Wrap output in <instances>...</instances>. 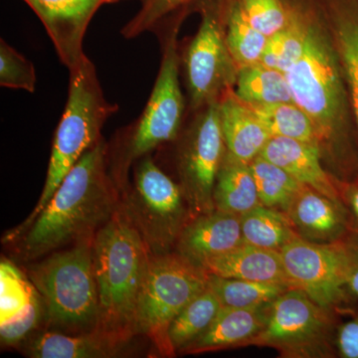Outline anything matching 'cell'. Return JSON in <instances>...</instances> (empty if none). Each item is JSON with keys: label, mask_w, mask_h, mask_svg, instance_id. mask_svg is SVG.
<instances>
[{"label": "cell", "mask_w": 358, "mask_h": 358, "mask_svg": "<svg viewBox=\"0 0 358 358\" xmlns=\"http://www.w3.org/2000/svg\"><path fill=\"white\" fill-rule=\"evenodd\" d=\"M294 103L310 117L322 157L339 180L358 174V131L350 93L320 0L310 16L303 55L286 73Z\"/></svg>", "instance_id": "cell-1"}, {"label": "cell", "mask_w": 358, "mask_h": 358, "mask_svg": "<svg viewBox=\"0 0 358 358\" xmlns=\"http://www.w3.org/2000/svg\"><path fill=\"white\" fill-rule=\"evenodd\" d=\"M115 178L108 173V145L101 138L71 169L49 203L13 242L21 260L95 236L120 208Z\"/></svg>", "instance_id": "cell-2"}, {"label": "cell", "mask_w": 358, "mask_h": 358, "mask_svg": "<svg viewBox=\"0 0 358 358\" xmlns=\"http://www.w3.org/2000/svg\"><path fill=\"white\" fill-rule=\"evenodd\" d=\"M99 294L96 329L127 343L136 334L138 296L152 254L121 205L93 239Z\"/></svg>", "instance_id": "cell-3"}, {"label": "cell", "mask_w": 358, "mask_h": 358, "mask_svg": "<svg viewBox=\"0 0 358 358\" xmlns=\"http://www.w3.org/2000/svg\"><path fill=\"white\" fill-rule=\"evenodd\" d=\"M69 77L67 103L54 136L43 192L31 214L7 233L8 243L21 236L41 213L71 169L102 138L103 124L119 109L106 100L95 66L87 56L69 71Z\"/></svg>", "instance_id": "cell-4"}, {"label": "cell", "mask_w": 358, "mask_h": 358, "mask_svg": "<svg viewBox=\"0 0 358 358\" xmlns=\"http://www.w3.org/2000/svg\"><path fill=\"white\" fill-rule=\"evenodd\" d=\"M93 239L81 240L73 248L54 253L28 270L51 327L77 334L89 333L98 327Z\"/></svg>", "instance_id": "cell-5"}, {"label": "cell", "mask_w": 358, "mask_h": 358, "mask_svg": "<svg viewBox=\"0 0 358 358\" xmlns=\"http://www.w3.org/2000/svg\"><path fill=\"white\" fill-rule=\"evenodd\" d=\"M162 48V63L152 94L138 121L127 131L114 164L115 180L126 181L129 167L164 143L176 140L185 115V100L179 82L178 34L180 21L171 24Z\"/></svg>", "instance_id": "cell-6"}, {"label": "cell", "mask_w": 358, "mask_h": 358, "mask_svg": "<svg viewBox=\"0 0 358 358\" xmlns=\"http://www.w3.org/2000/svg\"><path fill=\"white\" fill-rule=\"evenodd\" d=\"M121 207L154 257L171 253L193 219L180 185L148 155L136 162Z\"/></svg>", "instance_id": "cell-7"}, {"label": "cell", "mask_w": 358, "mask_h": 358, "mask_svg": "<svg viewBox=\"0 0 358 358\" xmlns=\"http://www.w3.org/2000/svg\"><path fill=\"white\" fill-rule=\"evenodd\" d=\"M209 277L206 271L176 252L152 256L138 296L136 334L148 336L160 355H176L169 343V326L208 288Z\"/></svg>", "instance_id": "cell-8"}, {"label": "cell", "mask_w": 358, "mask_h": 358, "mask_svg": "<svg viewBox=\"0 0 358 358\" xmlns=\"http://www.w3.org/2000/svg\"><path fill=\"white\" fill-rule=\"evenodd\" d=\"M334 312L301 289H287L273 301L265 327L249 346L274 348L285 358L336 357Z\"/></svg>", "instance_id": "cell-9"}, {"label": "cell", "mask_w": 358, "mask_h": 358, "mask_svg": "<svg viewBox=\"0 0 358 358\" xmlns=\"http://www.w3.org/2000/svg\"><path fill=\"white\" fill-rule=\"evenodd\" d=\"M201 22L182 57L189 107L199 110L219 103L234 88L239 68L226 41V0H202Z\"/></svg>", "instance_id": "cell-10"}, {"label": "cell", "mask_w": 358, "mask_h": 358, "mask_svg": "<svg viewBox=\"0 0 358 358\" xmlns=\"http://www.w3.org/2000/svg\"><path fill=\"white\" fill-rule=\"evenodd\" d=\"M218 103L199 110L178 150L179 185L192 217L215 210L214 186L226 152Z\"/></svg>", "instance_id": "cell-11"}, {"label": "cell", "mask_w": 358, "mask_h": 358, "mask_svg": "<svg viewBox=\"0 0 358 358\" xmlns=\"http://www.w3.org/2000/svg\"><path fill=\"white\" fill-rule=\"evenodd\" d=\"M280 254L294 289H301L320 307L348 312L345 285L350 252L346 238L317 243L296 237Z\"/></svg>", "instance_id": "cell-12"}, {"label": "cell", "mask_w": 358, "mask_h": 358, "mask_svg": "<svg viewBox=\"0 0 358 358\" xmlns=\"http://www.w3.org/2000/svg\"><path fill=\"white\" fill-rule=\"evenodd\" d=\"M41 20L67 69L76 68L86 57L84 38L96 11L121 0H23Z\"/></svg>", "instance_id": "cell-13"}, {"label": "cell", "mask_w": 358, "mask_h": 358, "mask_svg": "<svg viewBox=\"0 0 358 358\" xmlns=\"http://www.w3.org/2000/svg\"><path fill=\"white\" fill-rule=\"evenodd\" d=\"M303 239L333 243L350 234V219L343 202L303 185L285 212Z\"/></svg>", "instance_id": "cell-14"}, {"label": "cell", "mask_w": 358, "mask_h": 358, "mask_svg": "<svg viewBox=\"0 0 358 358\" xmlns=\"http://www.w3.org/2000/svg\"><path fill=\"white\" fill-rule=\"evenodd\" d=\"M240 216L214 210L189 221L176 245V253L201 267L210 259L244 244Z\"/></svg>", "instance_id": "cell-15"}, {"label": "cell", "mask_w": 358, "mask_h": 358, "mask_svg": "<svg viewBox=\"0 0 358 358\" xmlns=\"http://www.w3.org/2000/svg\"><path fill=\"white\" fill-rule=\"evenodd\" d=\"M261 155L282 167L301 185L341 201L338 178L322 166V154L319 145L272 136Z\"/></svg>", "instance_id": "cell-16"}, {"label": "cell", "mask_w": 358, "mask_h": 358, "mask_svg": "<svg viewBox=\"0 0 358 358\" xmlns=\"http://www.w3.org/2000/svg\"><path fill=\"white\" fill-rule=\"evenodd\" d=\"M271 305L250 308H221L208 329L179 353L200 355L249 346L265 327Z\"/></svg>", "instance_id": "cell-17"}, {"label": "cell", "mask_w": 358, "mask_h": 358, "mask_svg": "<svg viewBox=\"0 0 358 358\" xmlns=\"http://www.w3.org/2000/svg\"><path fill=\"white\" fill-rule=\"evenodd\" d=\"M218 107L226 148L250 164L262 154L272 136L248 103L238 98L234 88L224 94Z\"/></svg>", "instance_id": "cell-18"}, {"label": "cell", "mask_w": 358, "mask_h": 358, "mask_svg": "<svg viewBox=\"0 0 358 358\" xmlns=\"http://www.w3.org/2000/svg\"><path fill=\"white\" fill-rule=\"evenodd\" d=\"M201 268L209 275L218 277L282 285L294 289L280 252L253 245L242 244L228 253L210 259Z\"/></svg>", "instance_id": "cell-19"}, {"label": "cell", "mask_w": 358, "mask_h": 358, "mask_svg": "<svg viewBox=\"0 0 358 358\" xmlns=\"http://www.w3.org/2000/svg\"><path fill=\"white\" fill-rule=\"evenodd\" d=\"M345 74L358 131V0H320Z\"/></svg>", "instance_id": "cell-20"}, {"label": "cell", "mask_w": 358, "mask_h": 358, "mask_svg": "<svg viewBox=\"0 0 358 358\" xmlns=\"http://www.w3.org/2000/svg\"><path fill=\"white\" fill-rule=\"evenodd\" d=\"M126 343L98 329L74 336L47 331L26 343L24 352L33 358H110L119 357Z\"/></svg>", "instance_id": "cell-21"}, {"label": "cell", "mask_w": 358, "mask_h": 358, "mask_svg": "<svg viewBox=\"0 0 358 358\" xmlns=\"http://www.w3.org/2000/svg\"><path fill=\"white\" fill-rule=\"evenodd\" d=\"M216 210L241 216L261 204L249 162L226 150L213 192Z\"/></svg>", "instance_id": "cell-22"}, {"label": "cell", "mask_w": 358, "mask_h": 358, "mask_svg": "<svg viewBox=\"0 0 358 358\" xmlns=\"http://www.w3.org/2000/svg\"><path fill=\"white\" fill-rule=\"evenodd\" d=\"M234 92L240 100L252 106L294 102L286 74L262 63L238 71Z\"/></svg>", "instance_id": "cell-23"}, {"label": "cell", "mask_w": 358, "mask_h": 358, "mask_svg": "<svg viewBox=\"0 0 358 358\" xmlns=\"http://www.w3.org/2000/svg\"><path fill=\"white\" fill-rule=\"evenodd\" d=\"M240 225L245 243L273 251H281L300 237L285 212L264 205L240 216Z\"/></svg>", "instance_id": "cell-24"}, {"label": "cell", "mask_w": 358, "mask_h": 358, "mask_svg": "<svg viewBox=\"0 0 358 358\" xmlns=\"http://www.w3.org/2000/svg\"><path fill=\"white\" fill-rule=\"evenodd\" d=\"M225 34L239 69L261 63L268 38L250 24L237 0H226Z\"/></svg>", "instance_id": "cell-25"}, {"label": "cell", "mask_w": 358, "mask_h": 358, "mask_svg": "<svg viewBox=\"0 0 358 358\" xmlns=\"http://www.w3.org/2000/svg\"><path fill=\"white\" fill-rule=\"evenodd\" d=\"M222 308L210 288L205 289L176 315L169 329L173 352L179 353L208 329Z\"/></svg>", "instance_id": "cell-26"}, {"label": "cell", "mask_w": 358, "mask_h": 358, "mask_svg": "<svg viewBox=\"0 0 358 358\" xmlns=\"http://www.w3.org/2000/svg\"><path fill=\"white\" fill-rule=\"evenodd\" d=\"M260 121L272 136L293 138L319 145L317 129L310 117L296 103L252 106Z\"/></svg>", "instance_id": "cell-27"}, {"label": "cell", "mask_w": 358, "mask_h": 358, "mask_svg": "<svg viewBox=\"0 0 358 358\" xmlns=\"http://www.w3.org/2000/svg\"><path fill=\"white\" fill-rule=\"evenodd\" d=\"M250 166L261 204L286 212L303 185L261 155L252 160Z\"/></svg>", "instance_id": "cell-28"}, {"label": "cell", "mask_w": 358, "mask_h": 358, "mask_svg": "<svg viewBox=\"0 0 358 358\" xmlns=\"http://www.w3.org/2000/svg\"><path fill=\"white\" fill-rule=\"evenodd\" d=\"M209 288L217 296L222 307L250 308L268 305L284 294L288 287L268 282L230 279L210 275Z\"/></svg>", "instance_id": "cell-29"}, {"label": "cell", "mask_w": 358, "mask_h": 358, "mask_svg": "<svg viewBox=\"0 0 358 358\" xmlns=\"http://www.w3.org/2000/svg\"><path fill=\"white\" fill-rule=\"evenodd\" d=\"M42 303L32 282L13 263L0 265V324L17 319Z\"/></svg>", "instance_id": "cell-30"}, {"label": "cell", "mask_w": 358, "mask_h": 358, "mask_svg": "<svg viewBox=\"0 0 358 358\" xmlns=\"http://www.w3.org/2000/svg\"><path fill=\"white\" fill-rule=\"evenodd\" d=\"M138 13L124 26L122 35L131 39L147 31H155L166 21L182 20L190 8H196L202 0H141Z\"/></svg>", "instance_id": "cell-31"}, {"label": "cell", "mask_w": 358, "mask_h": 358, "mask_svg": "<svg viewBox=\"0 0 358 358\" xmlns=\"http://www.w3.org/2000/svg\"><path fill=\"white\" fill-rule=\"evenodd\" d=\"M245 18L265 36L281 31L289 20L287 0H237Z\"/></svg>", "instance_id": "cell-32"}, {"label": "cell", "mask_w": 358, "mask_h": 358, "mask_svg": "<svg viewBox=\"0 0 358 358\" xmlns=\"http://www.w3.org/2000/svg\"><path fill=\"white\" fill-rule=\"evenodd\" d=\"M36 70L31 61L15 50L6 40H0V85L6 88L24 90L33 93L36 88Z\"/></svg>", "instance_id": "cell-33"}, {"label": "cell", "mask_w": 358, "mask_h": 358, "mask_svg": "<svg viewBox=\"0 0 358 358\" xmlns=\"http://www.w3.org/2000/svg\"><path fill=\"white\" fill-rule=\"evenodd\" d=\"M43 313V303H40L17 319L0 324L2 345H15L20 343L37 327Z\"/></svg>", "instance_id": "cell-34"}, {"label": "cell", "mask_w": 358, "mask_h": 358, "mask_svg": "<svg viewBox=\"0 0 358 358\" xmlns=\"http://www.w3.org/2000/svg\"><path fill=\"white\" fill-rule=\"evenodd\" d=\"M350 319L339 324L336 331V348L339 357L358 358V308L348 310Z\"/></svg>", "instance_id": "cell-35"}, {"label": "cell", "mask_w": 358, "mask_h": 358, "mask_svg": "<svg viewBox=\"0 0 358 358\" xmlns=\"http://www.w3.org/2000/svg\"><path fill=\"white\" fill-rule=\"evenodd\" d=\"M341 201L345 205L350 219V234L358 235V174L350 180H339Z\"/></svg>", "instance_id": "cell-36"}, {"label": "cell", "mask_w": 358, "mask_h": 358, "mask_svg": "<svg viewBox=\"0 0 358 358\" xmlns=\"http://www.w3.org/2000/svg\"><path fill=\"white\" fill-rule=\"evenodd\" d=\"M348 252H350V268L345 285L348 310L352 303L358 301V235L350 234L346 237Z\"/></svg>", "instance_id": "cell-37"}]
</instances>
